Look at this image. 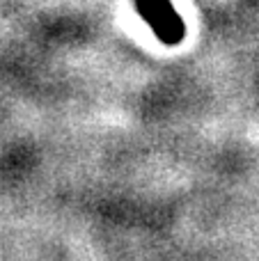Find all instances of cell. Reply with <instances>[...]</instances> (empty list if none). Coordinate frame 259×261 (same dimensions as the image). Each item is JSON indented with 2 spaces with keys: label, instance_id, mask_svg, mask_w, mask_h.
I'll return each mask as SVG.
<instances>
[{
  "label": "cell",
  "instance_id": "1",
  "mask_svg": "<svg viewBox=\"0 0 259 261\" xmlns=\"http://www.w3.org/2000/svg\"><path fill=\"white\" fill-rule=\"evenodd\" d=\"M136 9L163 44L177 46L186 37V25L170 0H136Z\"/></svg>",
  "mask_w": 259,
  "mask_h": 261
}]
</instances>
